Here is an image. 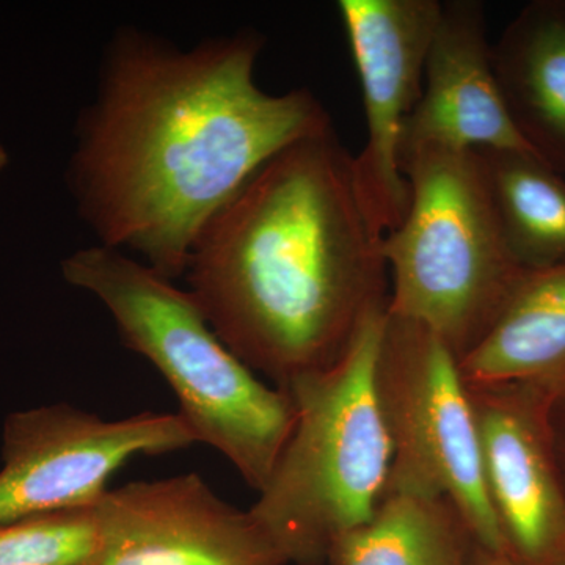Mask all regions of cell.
<instances>
[{
  "mask_svg": "<svg viewBox=\"0 0 565 565\" xmlns=\"http://www.w3.org/2000/svg\"><path fill=\"white\" fill-rule=\"evenodd\" d=\"M374 385L393 449L386 492L446 500L476 544L503 553L459 362L423 323L386 310Z\"/></svg>",
  "mask_w": 565,
  "mask_h": 565,
  "instance_id": "obj_6",
  "label": "cell"
},
{
  "mask_svg": "<svg viewBox=\"0 0 565 565\" xmlns=\"http://www.w3.org/2000/svg\"><path fill=\"white\" fill-rule=\"evenodd\" d=\"M475 542L449 501L388 493L366 525L334 544L329 564L468 565Z\"/></svg>",
  "mask_w": 565,
  "mask_h": 565,
  "instance_id": "obj_15",
  "label": "cell"
},
{
  "mask_svg": "<svg viewBox=\"0 0 565 565\" xmlns=\"http://www.w3.org/2000/svg\"><path fill=\"white\" fill-rule=\"evenodd\" d=\"M509 252L523 270L565 264V177L530 151L475 150Z\"/></svg>",
  "mask_w": 565,
  "mask_h": 565,
  "instance_id": "obj_14",
  "label": "cell"
},
{
  "mask_svg": "<svg viewBox=\"0 0 565 565\" xmlns=\"http://www.w3.org/2000/svg\"><path fill=\"white\" fill-rule=\"evenodd\" d=\"M559 565H565V559L563 561V563H561Z\"/></svg>",
  "mask_w": 565,
  "mask_h": 565,
  "instance_id": "obj_20",
  "label": "cell"
},
{
  "mask_svg": "<svg viewBox=\"0 0 565 565\" xmlns=\"http://www.w3.org/2000/svg\"><path fill=\"white\" fill-rule=\"evenodd\" d=\"M468 565H515L504 553L494 552L486 546L476 544L471 550L470 563Z\"/></svg>",
  "mask_w": 565,
  "mask_h": 565,
  "instance_id": "obj_18",
  "label": "cell"
},
{
  "mask_svg": "<svg viewBox=\"0 0 565 565\" xmlns=\"http://www.w3.org/2000/svg\"><path fill=\"white\" fill-rule=\"evenodd\" d=\"M256 32L181 50L139 29L107 44L68 184L99 245L174 280L207 223L294 141L332 128L307 88L264 92Z\"/></svg>",
  "mask_w": 565,
  "mask_h": 565,
  "instance_id": "obj_1",
  "label": "cell"
},
{
  "mask_svg": "<svg viewBox=\"0 0 565 565\" xmlns=\"http://www.w3.org/2000/svg\"><path fill=\"white\" fill-rule=\"evenodd\" d=\"M363 90L366 141L352 158V180L364 214L379 234L394 232L411 204L401 170L405 125L422 98L424 66L441 2H338Z\"/></svg>",
  "mask_w": 565,
  "mask_h": 565,
  "instance_id": "obj_8",
  "label": "cell"
},
{
  "mask_svg": "<svg viewBox=\"0 0 565 565\" xmlns=\"http://www.w3.org/2000/svg\"><path fill=\"white\" fill-rule=\"evenodd\" d=\"M70 285L102 300L122 343L154 364L196 441L262 492L296 424L288 390L264 384L212 330L192 294L147 264L92 245L62 262Z\"/></svg>",
  "mask_w": 565,
  "mask_h": 565,
  "instance_id": "obj_3",
  "label": "cell"
},
{
  "mask_svg": "<svg viewBox=\"0 0 565 565\" xmlns=\"http://www.w3.org/2000/svg\"><path fill=\"white\" fill-rule=\"evenodd\" d=\"M401 170L411 204L382 245L388 311L433 330L460 363L526 270L504 243L475 150L424 145L401 154Z\"/></svg>",
  "mask_w": 565,
  "mask_h": 565,
  "instance_id": "obj_5",
  "label": "cell"
},
{
  "mask_svg": "<svg viewBox=\"0 0 565 565\" xmlns=\"http://www.w3.org/2000/svg\"><path fill=\"white\" fill-rule=\"evenodd\" d=\"M95 545V508L66 509L0 525V565H84Z\"/></svg>",
  "mask_w": 565,
  "mask_h": 565,
  "instance_id": "obj_16",
  "label": "cell"
},
{
  "mask_svg": "<svg viewBox=\"0 0 565 565\" xmlns=\"http://www.w3.org/2000/svg\"><path fill=\"white\" fill-rule=\"evenodd\" d=\"M550 440L555 455L557 471L565 492V384L557 386L550 397L548 412Z\"/></svg>",
  "mask_w": 565,
  "mask_h": 565,
  "instance_id": "obj_17",
  "label": "cell"
},
{
  "mask_svg": "<svg viewBox=\"0 0 565 565\" xmlns=\"http://www.w3.org/2000/svg\"><path fill=\"white\" fill-rule=\"evenodd\" d=\"M196 444L180 414L106 422L68 404L10 415L3 430L0 525L28 516L95 508L111 476L136 456Z\"/></svg>",
  "mask_w": 565,
  "mask_h": 565,
  "instance_id": "obj_7",
  "label": "cell"
},
{
  "mask_svg": "<svg viewBox=\"0 0 565 565\" xmlns=\"http://www.w3.org/2000/svg\"><path fill=\"white\" fill-rule=\"evenodd\" d=\"M385 316L371 318L332 366L281 386L296 424L248 512L286 564H329L334 544L384 500L393 449L374 366Z\"/></svg>",
  "mask_w": 565,
  "mask_h": 565,
  "instance_id": "obj_4",
  "label": "cell"
},
{
  "mask_svg": "<svg viewBox=\"0 0 565 565\" xmlns=\"http://www.w3.org/2000/svg\"><path fill=\"white\" fill-rule=\"evenodd\" d=\"M468 392L504 555L515 565H559L565 492L546 422L552 390L498 384L468 386Z\"/></svg>",
  "mask_w": 565,
  "mask_h": 565,
  "instance_id": "obj_10",
  "label": "cell"
},
{
  "mask_svg": "<svg viewBox=\"0 0 565 565\" xmlns=\"http://www.w3.org/2000/svg\"><path fill=\"white\" fill-rule=\"evenodd\" d=\"M95 512L84 565H288L250 512L196 473L109 489Z\"/></svg>",
  "mask_w": 565,
  "mask_h": 565,
  "instance_id": "obj_9",
  "label": "cell"
},
{
  "mask_svg": "<svg viewBox=\"0 0 565 565\" xmlns=\"http://www.w3.org/2000/svg\"><path fill=\"white\" fill-rule=\"evenodd\" d=\"M505 109L530 150L565 177V0H535L492 44Z\"/></svg>",
  "mask_w": 565,
  "mask_h": 565,
  "instance_id": "obj_12",
  "label": "cell"
},
{
  "mask_svg": "<svg viewBox=\"0 0 565 565\" xmlns=\"http://www.w3.org/2000/svg\"><path fill=\"white\" fill-rule=\"evenodd\" d=\"M459 367L468 386L565 384V264L526 270Z\"/></svg>",
  "mask_w": 565,
  "mask_h": 565,
  "instance_id": "obj_13",
  "label": "cell"
},
{
  "mask_svg": "<svg viewBox=\"0 0 565 565\" xmlns=\"http://www.w3.org/2000/svg\"><path fill=\"white\" fill-rule=\"evenodd\" d=\"M382 245L332 126L245 182L203 230L184 277L223 343L286 386L332 366L388 310Z\"/></svg>",
  "mask_w": 565,
  "mask_h": 565,
  "instance_id": "obj_2",
  "label": "cell"
},
{
  "mask_svg": "<svg viewBox=\"0 0 565 565\" xmlns=\"http://www.w3.org/2000/svg\"><path fill=\"white\" fill-rule=\"evenodd\" d=\"M424 145L533 152L505 109L487 40L484 6L476 0L441 2L422 98L405 125L401 154Z\"/></svg>",
  "mask_w": 565,
  "mask_h": 565,
  "instance_id": "obj_11",
  "label": "cell"
},
{
  "mask_svg": "<svg viewBox=\"0 0 565 565\" xmlns=\"http://www.w3.org/2000/svg\"><path fill=\"white\" fill-rule=\"evenodd\" d=\"M7 163H9V154H7V151L3 150L2 145H0V172L6 169Z\"/></svg>",
  "mask_w": 565,
  "mask_h": 565,
  "instance_id": "obj_19",
  "label": "cell"
}]
</instances>
